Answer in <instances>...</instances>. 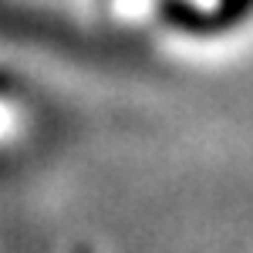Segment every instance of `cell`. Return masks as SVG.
I'll return each mask as SVG.
<instances>
[{"mask_svg": "<svg viewBox=\"0 0 253 253\" xmlns=\"http://www.w3.org/2000/svg\"><path fill=\"white\" fill-rule=\"evenodd\" d=\"M78 253H88V250H84V247H81V250H78Z\"/></svg>", "mask_w": 253, "mask_h": 253, "instance_id": "obj_1", "label": "cell"}]
</instances>
